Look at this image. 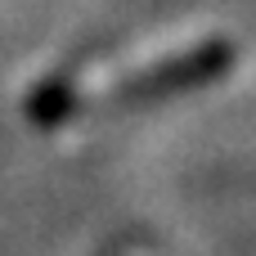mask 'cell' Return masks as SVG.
Returning <instances> with one entry per match:
<instances>
[{
    "label": "cell",
    "mask_w": 256,
    "mask_h": 256,
    "mask_svg": "<svg viewBox=\"0 0 256 256\" xmlns=\"http://www.w3.org/2000/svg\"><path fill=\"white\" fill-rule=\"evenodd\" d=\"M230 63H234V45L207 40L198 50H184V54H176V58H166L158 68H144L140 76L112 86L108 99L112 104H148V99H162V94H180V90H194V86L220 76Z\"/></svg>",
    "instance_id": "cell-1"
}]
</instances>
